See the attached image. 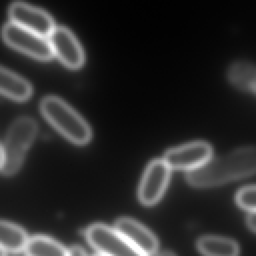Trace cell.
<instances>
[{"label":"cell","instance_id":"obj_10","mask_svg":"<svg viewBox=\"0 0 256 256\" xmlns=\"http://www.w3.org/2000/svg\"><path fill=\"white\" fill-rule=\"evenodd\" d=\"M115 229L147 256L154 254L158 249V241L154 234L133 219H118Z\"/></svg>","mask_w":256,"mask_h":256},{"label":"cell","instance_id":"obj_19","mask_svg":"<svg viewBox=\"0 0 256 256\" xmlns=\"http://www.w3.org/2000/svg\"><path fill=\"white\" fill-rule=\"evenodd\" d=\"M160 256H176L174 253H172V252H169V251H165V252H163V253H161L160 254Z\"/></svg>","mask_w":256,"mask_h":256},{"label":"cell","instance_id":"obj_7","mask_svg":"<svg viewBox=\"0 0 256 256\" xmlns=\"http://www.w3.org/2000/svg\"><path fill=\"white\" fill-rule=\"evenodd\" d=\"M8 15L11 22L45 37L55 28L52 17L46 11L22 1L13 2Z\"/></svg>","mask_w":256,"mask_h":256},{"label":"cell","instance_id":"obj_20","mask_svg":"<svg viewBox=\"0 0 256 256\" xmlns=\"http://www.w3.org/2000/svg\"><path fill=\"white\" fill-rule=\"evenodd\" d=\"M95 256H102V255H100V254H99V255H95Z\"/></svg>","mask_w":256,"mask_h":256},{"label":"cell","instance_id":"obj_4","mask_svg":"<svg viewBox=\"0 0 256 256\" xmlns=\"http://www.w3.org/2000/svg\"><path fill=\"white\" fill-rule=\"evenodd\" d=\"M2 37L10 47L37 60L48 61L54 56L48 37L25 29L11 21L3 26Z\"/></svg>","mask_w":256,"mask_h":256},{"label":"cell","instance_id":"obj_18","mask_svg":"<svg viewBox=\"0 0 256 256\" xmlns=\"http://www.w3.org/2000/svg\"><path fill=\"white\" fill-rule=\"evenodd\" d=\"M69 256H87L85 251L79 246H73L69 250Z\"/></svg>","mask_w":256,"mask_h":256},{"label":"cell","instance_id":"obj_5","mask_svg":"<svg viewBox=\"0 0 256 256\" xmlns=\"http://www.w3.org/2000/svg\"><path fill=\"white\" fill-rule=\"evenodd\" d=\"M90 245L102 256H147L125 237L104 224H93L86 230Z\"/></svg>","mask_w":256,"mask_h":256},{"label":"cell","instance_id":"obj_9","mask_svg":"<svg viewBox=\"0 0 256 256\" xmlns=\"http://www.w3.org/2000/svg\"><path fill=\"white\" fill-rule=\"evenodd\" d=\"M53 54L68 68L78 69L85 60L84 51L74 34L63 26H55L48 36Z\"/></svg>","mask_w":256,"mask_h":256},{"label":"cell","instance_id":"obj_17","mask_svg":"<svg viewBox=\"0 0 256 256\" xmlns=\"http://www.w3.org/2000/svg\"><path fill=\"white\" fill-rule=\"evenodd\" d=\"M247 224L248 226L256 232V211L255 212H251L248 217H247Z\"/></svg>","mask_w":256,"mask_h":256},{"label":"cell","instance_id":"obj_12","mask_svg":"<svg viewBox=\"0 0 256 256\" xmlns=\"http://www.w3.org/2000/svg\"><path fill=\"white\" fill-rule=\"evenodd\" d=\"M0 90L2 95L14 101H26L32 95L30 83L4 67L0 70Z\"/></svg>","mask_w":256,"mask_h":256},{"label":"cell","instance_id":"obj_14","mask_svg":"<svg viewBox=\"0 0 256 256\" xmlns=\"http://www.w3.org/2000/svg\"><path fill=\"white\" fill-rule=\"evenodd\" d=\"M26 232L17 225L2 221L0 225L1 248L7 252H20L26 249L28 244Z\"/></svg>","mask_w":256,"mask_h":256},{"label":"cell","instance_id":"obj_15","mask_svg":"<svg viewBox=\"0 0 256 256\" xmlns=\"http://www.w3.org/2000/svg\"><path fill=\"white\" fill-rule=\"evenodd\" d=\"M25 251L28 256H69V251L61 244L45 236L29 239Z\"/></svg>","mask_w":256,"mask_h":256},{"label":"cell","instance_id":"obj_11","mask_svg":"<svg viewBox=\"0 0 256 256\" xmlns=\"http://www.w3.org/2000/svg\"><path fill=\"white\" fill-rule=\"evenodd\" d=\"M229 82L237 89L256 96V65L247 61H236L227 71Z\"/></svg>","mask_w":256,"mask_h":256},{"label":"cell","instance_id":"obj_8","mask_svg":"<svg viewBox=\"0 0 256 256\" xmlns=\"http://www.w3.org/2000/svg\"><path fill=\"white\" fill-rule=\"evenodd\" d=\"M170 167L164 159H156L147 166L140 182L138 196L144 205H153L163 195L170 177Z\"/></svg>","mask_w":256,"mask_h":256},{"label":"cell","instance_id":"obj_6","mask_svg":"<svg viewBox=\"0 0 256 256\" xmlns=\"http://www.w3.org/2000/svg\"><path fill=\"white\" fill-rule=\"evenodd\" d=\"M211 157L212 147L206 142L196 141L169 149L163 159L171 169L192 171L205 164Z\"/></svg>","mask_w":256,"mask_h":256},{"label":"cell","instance_id":"obj_16","mask_svg":"<svg viewBox=\"0 0 256 256\" xmlns=\"http://www.w3.org/2000/svg\"><path fill=\"white\" fill-rule=\"evenodd\" d=\"M237 204L243 209L251 212L256 211V186H249L241 189L236 195Z\"/></svg>","mask_w":256,"mask_h":256},{"label":"cell","instance_id":"obj_2","mask_svg":"<svg viewBox=\"0 0 256 256\" xmlns=\"http://www.w3.org/2000/svg\"><path fill=\"white\" fill-rule=\"evenodd\" d=\"M44 118L65 138L77 144H87L92 137V130L85 119L69 104L57 96H46L40 103Z\"/></svg>","mask_w":256,"mask_h":256},{"label":"cell","instance_id":"obj_1","mask_svg":"<svg viewBox=\"0 0 256 256\" xmlns=\"http://www.w3.org/2000/svg\"><path fill=\"white\" fill-rule=\"evenodd\" d=\"M256 173V147H242L217 158H211L199 168L188 171V183L196 187H211L251 176Z\"/></svg>","mask_w":256,"mask_h":256},{"label":"cell","instance_id":"obj_3","mask_svg":"<svg viewBox=\"0 0 256 256\" xmlns=\"http://www.w3.org/2000/svg\"><path fill=\"white\" fill-rule=\"evenodd\" d=\"M37 123L30 117L16 119L8 128L1 143V172L9 176L22 164L27 149L37 134Z\"/></svg>","mask_w":256,"mask_h":256},{"label":"cell","instance_id":"obj_13","mask_svg":"<svg viewBox=\"0 0 256 256\" xmlns=\"http://www.w3.org/2000/svg\"><path fill=\"white\" fill-rule=\"evenodd\" d=\"M198 250L205 256H238L239 247L231 239L219 236H204L197 242Z\"/></svg>","mask_w":256,"mask_h":256}]
</instances>
